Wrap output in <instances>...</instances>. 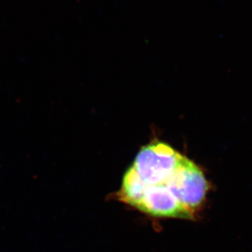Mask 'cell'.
Segmentation results:
<instances>
[{
    "label": "cell",
    "instance_id": "3957f363",
    "mask_svg": "<svg viewBox=\"0 0 252 252\" xmlns=\"http://www.w3.org/2000/svg\"><path fill=\"white\" fill-rule=\"evenodd\" d=\"M136 209L154 217L193 219V214L186 209L168 187L145 186V192Z\"/></svg>",
    "mask_w": 252,
    "mask_h": 252
},
{
    "label": "cell",
    "instance_id": "7a4b0ae2",
    "mask_svg": "<svg viewBox=\"0 0 252 252\" xmlns=\"http://www.w3.org/2000/svg\"><path fill=\"white\" fill-rule=\"evenodd\" d=\"M165 186L193 215L204 202L208 191V182L204 173L195 162L186 156H183Z\"/></svg>",
    "mask_w": 252,
    "mask_h": 252
},
{
    "label": "cell",
    "instance_id": "6da1fadb",
    "mask_svg": "<svg viewBox=\"0 0 252 252\" xmlns=\"http://www.w3.org/2000/svg\"><path fill=\"white\" fill-rule=\"evenodd\" d=\"M183 156L167 143L155 141L141 148L131 167L145 186H161L171 179Z\"/></svg>",
    "mask_w": 252,
    "mask_h": 252
}]
</instances>
